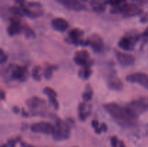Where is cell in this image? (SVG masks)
Wrapping results in <instances>:
<instances>
[{
    "instance_id": "obj_37",
    "label": "cell",
    "mask_w": 148,
    "mask_h": 147,
    "mask_svg": "<svg viewBox=\"0 0 148 147\" xmlns=\"http://www.w3.org/2000/svg\"><path fill=\"white\" fill-rule=\"evenodd\" d=\"M1 100H4L5 99V94H4V92L3 89H1Z\"/></svg>"
},
{
    "instance_id": "obj_35",
    "label": "cell",
    "mask_w": 148,
    "mask_h": 147,
    "mask_svg": "<svg viewBox=\"0 0 148 147\" xmlns=\"http://www.w3.org/2000/svg\"><path fill=\"white\" fill-rule=\"evenodd\" d=\"M21 146L22 147H36L33 145H30V144H27L25 142H21Z\"/></svg>"
},
{
    "instance_id": "obj_24",
    "label": "cell",
    "mask_w": 148,
    "mask_h": 147,
    "mask_svg": "<svg viewBox=\"0 0 148 147\" xmlns=\"http://www.w3.org/2000/svg\"><path fill=\"white\" fill-rule=\"evenodd\" d=\"M31 76L33 79L36 81H40L41 79V75H40V66H35L33 68L31 71Z\"/></svg>"
},
{
    "instance_id": "obj_1",
    "label": "cell",
    "mask_w": 148,
    "mask_h": 147,
    "mask_svg": "<svg viewBox=\"0 0 148 147\" xmlns=\"http://www.w3.org/2000/svg\"><path fill=\"white\" fill-rule=\"evenodd\" d=\"M103 109L120 126L131 128L137 123L138 118L127 107H123L116 102H108L104 104Z\"/></svg>"
},
{
    "instance_id": "obj_28",
    "label": "cell",
    "mask_w": 148,
    "mask_h": 147,
    "mask_svg": "<svg viewBox=\"0 0 148 147\" xmlns=\"http://www.w3.org/2000/svg\"><path fill=\"white\" fill-rule=\"evenodd\" d=\"M106 1L107 4H109L110 5L114 7L122 4L124 1V0H106Z\"/></svg>"
},
{
    "instance_id": "obj_17",
    "label": "cell",
    "mask_w": 148,
    "mask_h": 147,
    "mask_svg": "<svg viewBox=\"0 0 148 147\" xmlns=\"http://www.w3.org/2000/svg\"><path fill=\"white\" fill-rule=\"evenodd\" d=\"M51 26L53 30L57 32L63 33L69 27V22L66 20L62 17H56L51 21Z\"/></svg>"
},
{
    "instance_id": "obj_38",
    "label": "cell",
    "mask_w": 148,
    "mask_h": 147,
    "mask_svg": "<svg viewBox=\"0 0 148 147\" xmlns=\"http://www.w3.org/2000/svg\"><path fill=\"white\" fill-rule=\"evenodd\" d=\"M1 147H9V146H8V145H7V144H3V145L1 146Z\"/></svg>"
},
{
    "instance_id": "obj_16",
    "label": "cell",
    "mask_w": 148,
    "mask_h": 147,
    "mask_svg": "<svg viewBox=\"0 0 148 147\" xmlns=\"http://www.w3.org/2000/svg\"><path fill=\"white\" fill-rule=\"evenodd\" d=\"M65 8L74 11H82L85 10V6L83 4L86 0H56Z\"/></svg>"
},
{
    "instance_id": "obj_30",
    "label": "cell",
    "mask_w": 148,
    "mask_h": 147,
    "mask_svg": "<svg viewBox=\"0 0 148 147\" xmlns=\"http://www.w3.org/2000/svg\"><path fill=\"white\" fill-rule=\"evenodd\" d=\"M20 140V136L17 137L16 138H11V139L9 140L8 142H7V145H8L9 147H15L16 144H17Z\"/></svg>"
},
{
    "instance_id": "obj_31",
    "label": "cell",
    "mask_w": 148,
    "mask_h": 147,
    "mask_svg": "<svg viewBox=\"0 0 148 147\" xmlns=\"http://www.w3.org/2000/svg\"><path fill=\"white\" fill-rule=\"evenodd\" d=\"M100 128H101V133L106 132L107 130H108V126H107L106 123H105V122H103V123L100 125Z\"/></svg>"
},
{
    "instance_id": "obj_19",
    "label": "cell",
    "mask_w": 148,
    "mask_h": 147,
    "mask_svg": "<svg viewBox=\"0 0 148 147\" xmlns=\"http://www.w3.org/2000/svg\"><path fill=\"white\" fill-rule=\"evenodd\" d=\"M43 92L44 95H47L49 97V102H51L52 106L53 107L55 110H58L59 108V102H58L57 99H56V96H57V93L56 91L53 89V88L50 87V86H46L43 89Z\"/></svg>"
},
{
    "instance_id": "obj_14",
    "label": "cell",
    "mask_w": 148,
    "mask_h": 147,
    "mask_svg": "<svg viewBox=\"0 0 148 147\" xmlns=\"http://www.w3.org/2000/svg\"><path fill=\"white\" fill-rule=\"evenodd\" d=\"M115 56L119 64L123 66H132L135 61V58L133 55L125 53V52L116 50Z\"/></svg>"
},
{
    "instance_id": "obj_10",
    "label": "cell",
    "mask_w": 148,
    "mask_h": 147,
    "mask_svg": "<svg viewBox=\"0 0 148 147\" xmlns=\"http://www.w3.org/2000/svg\"><path fill=\"white\" fill-rule=\"evenodd\" d=\"M74 61L81 67H91L93 64V60L90 58V54L86 50H80L75 52Z\"/></svg>"
},
{
    "instance_id": "obj_36",
    "label": "cell",
    "mask_w": 148,
    "mask_h": 147,
    "mask_svg": "<svg viewBox=\"0 0 148 147\" xmlns=\"http://www.w3.org/2000/svg\"><path fill=\"white\" fill-rule=\"evenodd\" d=\"M17 3H18L20 7H23L25 5V0H14Z\"/></svg>"
},
{
    "instance_id": "obj_29",
    "label": "cell",
    "mask_w": 148,
    "mask_h": 147,
    "mask_svg": "<svg viewBox=\"0 0 148 147\" xmlns=\"http://www.w3.org/2000/svg\"><path fill=\"white\" fill-rule=\"evenodd\" d=\"M8 59V56H7V53L4 51L2 48L0 49V63H4Z\"/></svg>"
},
{
    "instance_id": "obj_13",
    "label": "cell",
    "mask_w": 148,
    "mask_h": 147,
    "mask_svg": "<svg viewBox=\"0 0 148 147\" xmlns=\"http://www.w3.org/2000/svg\"><path fill=\"white\" fill-rule=\"evenodd\" d=\"M88 46L95 53H101L103 50L104 42L102 37L98 33H92L88 37Z\"/></svg>"
},
{
    "instance_id": "obj_33",
    "label": "cell",
    "mask_w": 148,
    "mask_h": 147,
    "mask_svg": "<svg viewBox=\"0 0 148 147\" xmlns=\"http://www.w3.org/2000/svg\"><path fill=\"white\" fill-rule=\"evenodd\" d=\"M12 112H14V113H15V114H18L19 112H20V108H19L18 107H17V106H14L12 108Z\"/></svg>"
},
{
    "instance_id": "obj_11",
    "label": "cell",
    "mask_w": 148,
    "mask_h": 147,
    "mask_svg": "<svg viewBox=\"0 0 148 147\" xmlns=\"http://www.w3.org/2000/svg\"><path fill=\"white\" fill-rule=\"evenodd\" d=\"M126 80L132 84H137L148 89V74L143 72H136L126 76Z\"/></svg>"
},
{
    "instance_id": "obj_15",
    "label": "cell",
    "mask_w": 148,
    "mask_h": 147,
    "mask_svg": "<svg viewBox=\"0 0 148 147\" xmlns=\"http://www.w3.org/2000/svg\"><path fill=\"white\" fill-rule=\"evenodd\" d=\"M24 24H22L20 20L17 17H12L7 29V33L10 36H14L23 33Z\"/></svg>"
},
{
    "instance_id": "obj_34",
    "label": "cell",
    "mask_w": 148,
    "mask_h": 147,
    "mask_svg": "<svg viewBox=\"0 0 148 147\" xmlns=\"http://www.w3.org/2000/svg\"><path fill=\"white\" fill-rule=\"evenodd\" d=\"M22 115H23V117H25V118H27V117H29V113L27 112V111L25 110L24 109V108H23L22 109Z\"/></svg>"
},
{
    "instance_id": "obj_20",
    "label": "cell",
    "mask_w": 148,
    "mask_h": 147,
    "mask_svg": "<svg viewBox=\"0 0 148 147\" xmlns=\"http://www.w3.org/2000/svg\"><path fill=\"white\" fill-rule=\"evenodd\" d=\"M58 69L57 66L56 65H52L49 64V63H46V66H45L44 69H43V77L46 79L49 80L53 76V73L54 71H56Z\"/></svg>"
},
{
    "instance_id": "obj_23",
    "label": "cell",
    "mask_w": 148,
    "mask_h": 147,
    "mask_svg": "<svg viewBox=\"0 0 148 147\" xmlns=\"http://www.w3.org/2000/svg\"><path fill=\"white\" fill-rule=\"evenodd\" d=\"M23 33H24L25 36L27 38H34L36 37V34L35 32L33 31V29L27 24H25L24 27H23Z\"/></svg>"
},
{
    "instance_id": "obj_39",
    "label": "cell",
    "mask_w": 148,
    "mask_h": 147,
    "mask_svg": "<svg viewBox=\"0 0 148 147\" xmlns=\"http://www.w3.org/2000/svg\"><path fill=\"white\" fill-rule=\"evenodd\" d=\"M94 1H98V0H94Z\"/></svg>"
},
{
    "instance_id": "obj_26",
    "label": "cell",
    "mask_w": 148,
    "mask_h": 147,
    "mask_svg": "<svg viewBox=\"0 0 148 147\" xmlns=\"http://www.w3.org/2000/svg\"><path fill=\"white\" fill-rule=\"evenodd\" d=\"M10 12L14 15L15 17H20L21 15H23V11L22 10L21 7H12L10 8Z\"/></svg>"
},
{
    "instance_id": "obj_21",
    "label": "cell",
    "mask_w": 148,
    "mask_h": 147,
    "mask_svg": "<svg viewBox=\"0 0 148 147\" xmlns=\"http://www.w3.org/2000/svg\"><path fill=\"white\" fill-rule=\"evenodd\" d=\"M92 74V71L90 67H81L77 72L78 77L82 80H87L89 79Z\"/></svg>"
},
{
    "instance_id": "obj_3",
    "label": "cell",
    "mask_w": 148,
    "mask_h": 147,
    "mask_svg": "<svg viewBox=\"0 0 148 147\" xmlns=\"http://www.w3.org/2000/svg\"><path fill=\"white\" fill-rule=\"evenodd\" d=\"M5 78L11 81H18L20 82H25L29 76V71L26 66H20L12 63L6 69L4 72Z\"/></svg>"
},
{
    "instance_id": "obj_27",
    "label": "cell",
    "mask_w": 148,
    "mask_h": 147,
    "mask_svg": "<svg viewBox=\"0 0 148 147\" xmlns=\"http://www.w3.org/2000/svg\"><path fill=\"white\" fill-rule=\"evenodd\" d=\"M91 125H92V128L95 129V131L96 133L100 134L101 133V128H100V124L97 120H92V122H91Z\"/></svg>"
},
{
    "instance_id": "obj_12",
    "label": "cell",
    "mask_w": 148,
    "mask_h": 147,
    "mask_svg": "<svg viewBox=\"0 0 148 147\" xmlns=\"http://www.w3.org/2000/svg\"><path fill=\"white\" fill-rule=\"evenodd\" d=\"M54 125L48 121H39L30 125V130L34 133L43 134H52Z\"/></svg>"
},
{
    "instance_id": "obj_18",
    "label": "cell",
    "mask_w": 148,
    "mask_h": 147,
    "mask_svg": "<svg viewBox=\"0 0 148 147\" xmlns=\"http://www.w3.org/2000/svg\"><path fill=\"white\" fill-rule=\"evenodd\" d=\"M77 113L78 118L80 120H85L91 114V105H88L86 102H79L77 108Z\"/></svg>"
},
{
    "instance_id": "obj_40",
    "label": "cell",
    "mask_w": 148,
    "mask_h": 147,
    "mask_svg": "<svg viewBox=\"0 0 148 147\" xmlns=\"http://www.w3.org/2000/svg\"><path fill=\"white\" fill-rule=\"evenodd\" d=\"M75 147H77V146H75Z\"/></svg>"
},
{
    "instance_id": "obj_6",
    "label": "cell",
    "mask_w": 148,
    "mask_h": 147,
    "mask_svg": "<svg viewBox=\"0 0 148 147\" xmlns=\"http://www.w3.org/2000/svg\"><path fill=\"white\" fill-rule=\"evenodd\" d=\"M126 107L138 118L140 115L148 111V97H140L137 99H133L129 102Z\"/></svg>"
},
{
    "instance_id": "obj_22",
    "label": "cell",
    "mask_w": 148,
    "mask_h": 147,
    "mask_svg": "<svg viewBox=\"0 0 148 147\" xmlns=\"http://www.w3.org/2000/svg\"><path fill=\"white\" fill-rule=\"evenodd\" d=\"M92 95H93V90H92V86L90 84H88L85 88V90L82 94V97L83 99L84 102H88L90 101L92 98Z\"/></svg>"
},
{
    "instance_id": "obj_5",
    "label": "cell",
    "mask_w": 148,
    "mask_h": 147,
    "mask_svg": "<svg viewBox=\"0 0 148 147\" xmlns=\"http://www.w3.org/2000/svg\"><path fill=\"white\" fill-rule=\"evenodd\" d=\"M139 39V33L134 30H132L131 32H128L121 37L118 43V46L122 50L131 51L134 49Z\"/></svg>"
},
{
    "instance_id": "obj_4",
    "label": "cell",
    "mask_w": 148,
    "mask_h": 147,
    "mask_svg": "<svg viewBox=\"0 0 148 147\" xmlns=\"http://www.w3.org/2000/svg\"><path fill=\"white\" fill-rule=\"evenodd\" d=\"M113 14H121L124 17H130L139 15L143 12V10L134 4H121L111 10Z\"/></svg>"
},
{
    "instance_id": "obj_32",
    "label": "cell",
    "mask_w": 148,
    "mask_h": 147,
    "mask_svg": "<svg viewBox=\"0 0 148 147\" xmlns=\"http://www.w3.org/2000/svg\"><path fill=\"white\" fill-rule=\"evenodd\" d=\"M142 36H143L145 40H146V41H148V27L147 29H146L145 30L144 32H143Z\"/></svg>"
},
{
    "instance_id": "obj_9",
    "label": "cell",
    "mask_w": 148,
    "mask_h": 147,
    "mask_svg": "<svg viewBox=\"0 0 148 147\" xmlns=\"http://www.w3.org/2000/svg\"><path fill=\"white\" fill-rule=\"evenodd\" d=\"M106 82L108 89L114 91H121L124 87V84L117 75L116 71L111 69L106 76Z\"/></svg>"
},
{
    "instance_id": "obj_8",
    "label": "cell",
    "mask_w": 148,
    "mask_h": 147,
    "mask_svg": "<svg viewBox=\"0 0 148 147\" xmlns=\"http://www.w3.org/2000/svg\"><path fill=\"white\" fill-rule=\"evenodd\" d=\"M25 104L34 115H42L43 114L42 110L46 107V101L42 98L37 96L32 97L25 101Z\"/></svg>"
},
{
    "instance_id": "obj_25",
    "label": "cell",
    "mask_w": 148,
    "mask_h": 147,
    "mask_svg": "<svg viewBox=\"0 0 148 147\" xmlns=\"http://www.w3.org/2000/svg\"><path fill=\"white\" fill-rule=\"evenodd\" d=\"M111 144L112 147H126L124 143L122 141L119 139L118 137L115 136V135L111 137Z\"/></svg>"
},
{
    "instance_id": "obj_7",
    "label": "cell",
    "mask_w": 148,
    "mask_h": 147,
    "mask_svg": "<svg viewBox=\"0 0 148 147\" xmlns=\"http://www.w3.org/2000/svg\"><path fill=\"white\" fill-rule=\"evenodd\" d=\"M84 31L81 29L75 27L69 30L68 37L66 38V41L70 44L75 46H88V39H84Z\"/></svg>"
},
{
    "instance_id": "obj_2",
    "label": "cell",
    "mask_w": 148,
    "mask_h": 147,
    "mask_svg": "<svg viewBox=\"0 0 148 147\" xmlns=\"http://www.w3.org/2000/svg\"><path fill=\"white\" fill-rule=\"evenodd\" d=\"M72 124H74L72 119H67L64 121L60 118H56L54 128L52 133L53 139L58 141L68 139L70 136Z\"/></svg>"
}]
</instances>
